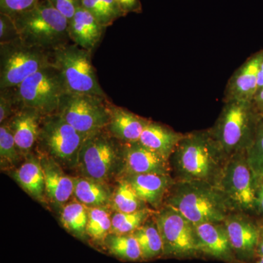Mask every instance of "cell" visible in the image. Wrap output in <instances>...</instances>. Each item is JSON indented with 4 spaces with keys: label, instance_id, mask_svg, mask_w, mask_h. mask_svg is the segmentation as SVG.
I'll return each mask as SVG.
<instances>
[{
    "label": "cell",
    "instance_id": "cell-1",
    "mask_svg": "<svg viewBox=\"0 0 263 263\" xmlns=\"http://www.w3.org/2000/svg\"><path fill=\"white\" fill-rule=\"evenodd\" d=\"M228 159L208 129L184 134L170 164L175 181H202L217 186Z\"/></svg>",
    "mask_w": 263,
    "mask_h": 263
},
{
    "label": "cell",
    "instance_id": "cell-2",
    "mask_svg": "<svg viewBox=\"0 0 263 263\" xmlns=\"http://www.w3.org/2000/svg\"><path fill=\"white\" fill-rule=\"evenodd\" d=\"M164 205L174 208L195 226L222 222L235 212L219 188L202 181H175Z\"/></svg>",
    "mask_w": 263,
    "mask_h": 263
},
{
    "label": "cell",
    "instance_id": "cell-3",
    "mask_svg": "<svg viewBox=\"0 0 263 263\" xmlns=\"http://www.w3.org/2000/svg\"><path fill=\"white\" fill-rule=\"evenodd\" d=\"M260 119L253 102H226L215 124L209 130L229 158L247 152L254 142Z\"/></svg>",
    "mask_w": 263,
    "mask_h": 263
},
{
    "label": "cell",
    "instance_id": "cell-4",
    "mask_svg": "<svg viewBox=\"0 0 263 263\" xmlns=\"http://www.w3.org/2000/svg\"><path fill=\"white\" fill-rule=\"evenodd\" d=\"M11 17L19 38L31 46L53 52L70 41L68 20L48 0Z\"/></svg>",
    "mask_w": 263,
    "mask_h": 263
},
{
    "label": "cell",
    "instance_id": "cell-5",
    "mask_svg": "<svg viewBox=\"0 0 263 263\" xmlns=\"http://www.w3.org/2000/svg\"><path fill=\"white\" fill-rule=\"evenodd\" d=\"M12 89L18 109L32 108L43 117L58 113L62 99L67 93L61 74L53 62Z\"/></svg>",
    "mask_w": 263,
    "mask_h": 263
},
{
    "label": "cell",
    "instance_id": "cell-6",
    "mask_svg": "<svg viewBox=\"0 0 263 263\" xmlns=\"http://www.w3.org/2000/svg\"><path fill=\"white\" fill-rule=\"evenodd\" d=\"M53 62L61 74L67 93L108 98L99 83L90 52L67 43L53 50Z\"/></svg>",
    "mask_w": 263,
    "mask_h": 263
},
{
    "label": "cell",
    "instance_id": "cell-7",
    "mask_svg": "<svg viewBox=\"0 0 263 263\" xmlns=\"http://www.w3.org/2000/svg\"><path fill=\"white\" fill-rule=\"evenodd\" d=\"M122 166V143L106 129L85 138L77 166L83 177L106 183Z\"/></svg>",
    "mask_w": 263,
    "mask_h": 263
},
{
    "label": "cell",
    "instance_id": "cell-8",
    "mask_svg": "<svg viewBox=\"0 0 263 263\" xmlns=\"http://www.w3.org/2000/svg\"><path fill=\"white\" fill-rule=\"evenodd\" d=\"M85 138L59 114L43 117L38 136L39 154L53 159L63 168L77 169Z\"/></svg>",
    "mask_w": 263,
    "mask_h": 263
},
{
    "label": "cell",
    "instance_id": "cell-9",
    "mask_svg": "<svg viewBox=\"0 0 263 263\" xmlns=\"http://www.w3.org/2000/svg\"><path fill=\"white\" fill-rule=\"evenodd\" d=\"M52 64L53 52L31 46L20 38L0 44V90L16 87Z\"/></svg>",
    "mask_w": 263,
    "mask_h": 263
},
{
    "label": "cell",
    "instance_id": "cell-10",
    "mask_svg": "<svg viewBox=\"0 0 263 263\" xmlns=\"http://www.w3.org/2000/svg\"><path fill=\"white\" fill-rule=\"evenodd\" d=\"M163 243L162 258L192 259L201 257L195 224L168 205L154 215Z\"/></svg>",
    "mask_w": 263,
    "mask_h": 263
},
{
    "label": "cell",
    "instance_id": "cell-11",
    "mask_svg": "<svg viewBox=\"0 0 263 263\" xmlns=\"http://www.w3.org/2000/svg\"><path fill=\"white\" fill-rule=\"evenodd\" d=\"M256 179L247 161L246 152L230 157L223 167L217 186L235 212L257 210Z\"/></svg>",
    "mask_w": 263,
    "mask_h": 263
},
{
    "label": "cell",
    "instance_id": "cell-12",
    "mask_svg": "<svg viewBox=\"0 0 263 263\" xmlns=\"http://www.w3.org/2000/svg\"><path fill=\"white\" fill-rule=\"evenodd\" d=\"M108 100L94 95L66 93L57 114L86 138L108 125Z\"/></svg>",
    "mask_w": 263,
    "mask_h": 263
},
{
    "label": "cell",
    "instance_id": "cell-13",
    "mask_svg": "<svg viewBox=\"0 0 263 263\" xmlns=\"http://www.w3.org/2000/svg\"><path fill=\"white\" fill-rule=\"evenodd\" d=\"M230 245L240 263H251L257 259V248L259 237V226L245 215V213L234 212L223 221Z\"/></svg>",
    "mask_w": 263,
    "mask_h": 263
},
{
    "label": "cell",
    "instance_id": "cell-14",
    "mask_svg": "<svg viewBox=\"0 0 263 263\" xmlns=\"http://www.w3.org/2000/svg\"><path fill=\"white\" fill-rule=\"evenodd\" d=\"M122 171L124 176L138 174L171 175L170 160L140 142L122 143Z\"/></svg>",
    "mask_w": 263,
    "mask_h": 263
},
{
    "label": "cell",
    "instance_id": "cell-15",
    "mask_svg": "<svg viewBox=\"0 0 263 263\" xmlns=\"http://www.w3.org/2000/svg\"><path fill=\"white\" fill-rule=\"evenodd\" d=\"M263 49L249 57L230 77L224 91V102H253L257 94V82Z\"/></svg>",
    "mask_w": 263,
    "mask_h": 263
},
{
    "label": "cell",
    "instance_id": "cell-16",
    "mask_svg": "<svg viewBox=\"0 0 263 263\" xmlns=\"http://www.w3.org/2000/svg\"><path fill=\"white\" fill-rule=\"evenodd\" d=\"M195 226L201 257L205 256L226 263H240L230 245L223 221Z\"/></svg>",
    "mask_w": 263,
    "mask_h": 263
},
{
    "label": "cell",
    "instance_id": "cell-17",
    "mask_svg": "<svg viewBox=\"0 0 263 263\" xmlns=\"http://www.w3.org/2000/svg\"><path fill=\"white\" fill-rule=\"evenodd\" d=\"M43 117L42 114L34 109L21 108L5 122L13 133L19 152L24 157L31 153L37 143Z\"/></svg>",
    "mask_w": 263,
    "mask_h": 263
},
{
    "label": "cell",
    "instance_id": "cell-18",
    "mask_svg": "<svg viewBox=\"0 0 263 263\" xmlns=\"http://www.w3.org/2000/svg\"><path fill=\"white\" fill-rule=\"evenodd\" d=\"M138 197L146 204L158 211L163 206L175 180L171 175L138 174L124 176Z\"/></svg>",
    "mask_w": 263,
    "mask_h": 263
},
{
    "label": "cell",
    "instance_id": "cell-19",
    "mask_svg": "<svg viewBox=\"0 0 263 263\" xmlns=\"http://www.w3.org/2000/svg\"><path fill=\"white\" fill-rule=\"evenodd\" d=\"M108 109L109 122L105 129L109 134L123 143L139 141L143 129L151 120L110 102Z\"/></svg>",
    "mask_w": 263,
    "mask_h": 263
},
{
    "label": "cell",
    "instance_id": "cell-20",
    "mask_svg": "<svg viewBox=\"0 0 263 263\" xmlns=\"http://www.w3.org/2000/svg\"><path fill=\"white\" fill-rule=\"evenodd\" d=\"M38 157L44 175L46 197L57 205H63L74 194L73 178L67 176L63 167L48 156L39 154Z\"/></svg>",
    "mask_w": 263,
    "mask_h": 263
},
{
    "label": "cell",
    "instance_id": "cell-21",
    "mask_svg": "<svg viewBox=\"0 0 263 263\" xmlns=\"http://www.w3.org/2000/svg\"><path fill=\"white\" fill-rule=\"evenodd\" d=\"M106 27L89 11L80 7L69 22V36L74 44L92 53L101 41Z\"/></svg>",
    "mask_w": 263,
    "mask_h": 263
},
{
    "label": "cell",
    "instance_id": "cell-22",
    "mask_svg": "<svg viewBox=\"0 0 263 263\" xmlns=\"http://www.w3.org/2000/svg\"><path fill=\"white\" fill-rule=\"evenodd\" d=\"M12 177L24 191L33 198L41 202H46L44 175L39 157L29 154L25 161L13 171Z\"/></svg>",
    "mask_w": 263,
    "mask_h": 263
},
{
    "label": "cell",
    "instance_id": "cell-23",
    "mask_svg": "<svg viewBox=\"0 0 263 263\" xmlns=\"http://www.w3.org/2000/svg\"><path fill=\"white\" fill-rule=\"evenodd\" d=\"M183 136L184 134L178 133L172 128L150 121L138 142L170 160Z\"/></svg>",
    "mask_w": 263,
    "mask_h": 263
},
{
    "label": "cell",
    "instance_id": "cell-24",
    "mask_svg": "<svg viewBox=\"0 0 263 263\" xmlns=\"http://www.w3.org/2000/svg\"><path fill=\"white\" fill-rule=\"evenodd\" d=\"M73 195L86 207H105L111 201L113 195L106 183L83 176L73 178Z\"/></svg>",
    "mask_w": 263,
    "mask_h": 263
},
{
    "label": "cell",
    "instance_id": "cell-25",
    "mask_svg": "<svg viewBox=\"0 0 263 263\" xmlns=\"http://www.w3.org/2000/svg\"><path fill=\"white\" fill-rule=\"evenodd\" d=\"M103 247L110 255L124 262H140L141 251L138 240L133 234L118 235L109 233L103 243Z\"/></svg>",
    "mask_w": 263,
    "mask_h": 263
},
{
    "label": "cell",
    "instance_id": "cell-26",
    "mask_svg": "<svg viewBox=\"0 0 263 263\" xmlns=\"http://www.w3.org/2000/svg\"><path fill=\"white\" fill-rule=\"evenodd\" d=\"M154 215L153 219H148L133 233L141 248L143 261L153 260L163 257V243Z\"/></svg>",
    "mask_w": 263,
    "mask_h": 263
},
{
    "label": "cell",
    "instance_id": "cell-27",
    "mask_svg": "<svg viewBox=\"0 0 263 263\" xmlns=\"http://www.w3.org/2000/svg\"><path fill=\"white\" fill-rule=\"evenodd\" d=\"M89 218V209L79 201L65 204L61 212L62 226L71 235L84 241H87L86 227Z\"/></svg>",
    "mask_w": 263,
    "mask_h": 263
},
{
    "label": "cell",
    "instance_id": "cell-28",
    "mask_svg": "<svg viewBox=\"0 0 263 263\" xmlns=\"http://www.w3.org/2000/svg\"><path fill=\"white\" fill-rule=\"evenodd\" d=\"M88 218L86 235L88 239L95 245L100 246L110 233L111 215L107 207L88 208Z\"/></svg>",
    "mask_w": 263,
    "mask_h": 263
},
{
    "label": "cell",
    "instance_id": "cell-29",
    "mask_svg": "<svg viewBox=\"0 0 263 263\" xmlns=\"http://www.w3.org/2000/svg\"><path fill=\"white\" fill-rule=\"evenodd\" d=\"M155 212L148 207L133 213L117 212L111 216V229L110 233L118 235L133 234L149 219Z\"/></svg>",
    "mask_w": 263,
    "mask_h": 263
},
{
    "label": "cell",
    "instance_id": "cell-30",
    "mask_svg": "<svg viewBox=\"0 0 263 263\" xmlns=\"http://www.w3.org/2000/svg\"><path fill=\"white\" fill-rule=\"evenodd\" d=\"M81 7L106 28L117 19L126 16L115 0H82Z\"/></svg>",
    "mask_w": 263,
    "mask_h": 263
},
{
    "label": "cell",
    "instance_id": "cell-31",
    "mask_svg": "<svg viewBox=\"0 0 263 263\" xmlns=\"http://www.w3.org/2000/svg\"><path fill=\"white\" fill-rule=\"evenodd\" d=\"M112 203L117 212L133 213L146 208L127 180L122 179L112 196Z\"/></svg>",
    "mask_w": 263,
    "mask_h": 263
},
{
    "label": "cell",
    "instance_id": "cell-32",
    "mask_svg": "<svg viewBox=\"0 0 263 263\" xmlns=\"http://www.w3.org/2000/svg\"><path fill=\"white\" fill-rule=\"evenodd\" d=\"M23 157L15 144L14 137L6 123L0 127V160L1 168L15 167Z\"/></svg>",
    "mask_w": 263,
    "mask_h": 263
},
{
    "label": "cell",
    "instance_id": "cell-33",
    "mask_svg": "<svg viewBox=\"0 0 263 263\" xmlns=\"http://www.w3.org/2000/svg\"><path fill=\"white\" fill-rule=\"evenodd\" d=\"M255 179H263V119L259 120L254 142L246 152Z\"/></svg>",
    "mask_w": 263,
    "mask_h": 263
},
{
    "label": "cell",
    "instance_id": "cell-34",
    "mask_svg": "<svg viewBox=\"0 0 263 263\" xmlns=\"http://www.w3.org/2000/svg\"><path fill=\"white\" fill-rule=\"evenodd\" d=\"M41 0H0V13L13 15L27 11L35 7Z\"/></svg>",
    "mask_w": 263,
    "mask_h": 263
},
{
    "label": "cell",
    "instance_id": "cell-35",
    "mask_svg": "<svg viewBox=\"0 0 263 263\" xmlns=\"http://www.w3.org/2000/svg\"><path fill=\"white\" fill-rule=\"evenodd\" d=\"M18 110L13 89L0 90V123L4 124Z\"/></svg>",
    "mask_w": 263,
    "mask_h": 263
},
{
    "label": "cell",
    "instance_id": "cell-36",
    "mask_svg": "<svg viewBox=\"0 0 263 263\" xmlns=\"http://www.w3.org/2000/svg\"><path fill=\"white\" fill-rule=\"evenodd\" d=\"M19 38L14 20L10 15L0 13V44L11 42Z\"/></svg>",
    "mask_w": 263,
    "mask_h": 263
},
{
    "label": "cell",
    "instance_id": "cell-37",
    "mask_svg": "<svg viewBox=\"0 0 263 263\" xmlns=\"http://www.w3.org/2000/svg\"><path fill=\"white\" fill-rule=\"evenodd\" d=\"M60 13L70 22L81 7L82 0H48Z\"/></svg>",
    "mask_w": 263,
    "mask_h": 263
},
{
    "label": "cell",
    "instance_id": "cell-38",
    "mask_svg": "<svg viewBox=\"0 0 263 263\" xmlns=\"http://www.w3.org/2000/svg\"><path fill=\"white\" fill-rule=\"evenodd\" d=\"M115 2L126 15L128 13H140L142 12L140 0H115Z\"/></svg>",
    "mask_w": 263,
    "mask_h": 263
},
{
    "label": "cell",
    "instance_id": "cell-39",
    "mask_svg": "<svg viewBox=\"0 0 263 263\" xmlns=\"http://www.w3.org/2000/svg\"><path fill=\"white\" fill-rule=\"evenodd\" d=\"M257 210L263 213V179H256Z\"/></svg>",
    "mask_w": 263,
    "mask_h": 263
},
{
    "label": "cell",
    "instance_id": "cell-40",
    "mask_svg": "<svg viewBox=\"0 0 263 263\" xmlns=\"http://www.w3.org/2000/svg\"><path fill=\"white\" fill-rule=\"evenodd\" d=\"M253 104L257 114L263 119V89L254 97Z\"/></svg>",
    "mask_w": 263,
    "mask_h": 263
},
{
    "label": "cell",
    "instance_id": "cell-41",
    "mask_svg": "<svg viewBox=\"0 0 263 263\" xmlns=\"http://www.w3.org/2000/svg\"><path fill=\"white\" fill-rule=\"evenodd\" d=\"M263 256V226H259V237L257 248V258Z\"/></svg>",
    "mask_w": 263,
    "mask_h": 263
},
{
    "label": "cell",
    "instance_id": "cell-42",
    "mask_svg": "<svg viewBox=\"0 0 263 263\" xmlns=\"http://www.w3.org/2000/svg\"><path fill=\"white\" fill-rule=\"evenodd\" d=\"M263 89V61L261 64L260 68H259L258 75V82H257V94L259 91ZM256 94V95H257ZM256 96V95H255Z\"/></svg>",
    "mask_w": 263,
    "mask_h": 263
},
{
    "label": "cell",
    "instance_id": "cell-43",
    "mask_svg": "<svg viewBox=\"0 0 263 263\" xmlns=\"http://www.w3.org/2000/svg\"><path fill=\"white\" fill-rule=\"evenodd\" d=\"M257 259L254 260V262L251 263H263V256L262 257H257Z\"/></svg>",
    "mask_w": 263,
    "mask_h": 263
}]
</instances>
